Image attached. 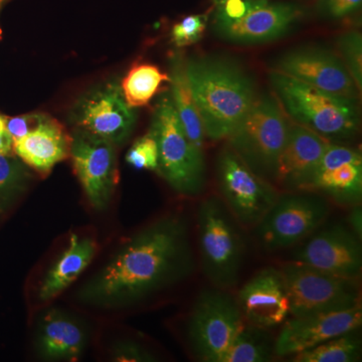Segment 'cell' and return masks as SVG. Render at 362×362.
<instances>
[{
  "label": "cell",
  "instance_id": "cell-1",
  "mask_svg": "<svg viewBox=\"0 0 362 362\" xmlns=\"http://www.w3.org/2000/svg\"><path fill=\"white\" fill-rule=\"evenodd\" d=\"M189 223L169 214L121 245L78 288L76 302L97 310H122L189 277L194 271Z\"/></svg>",
  "mask_w": 362,
  "mask_h": 362
},
{
  "label": "cell",
  "instance_id": "cell-2",
  "mask_svg": "<svg viewBox=\"0 0 362 362\" xmlns=\"http://www.w3.org/2000/svg\"><path fill=\"white\" fill-rule=\"evenodd\" d=\"M185 66L206 137L226 139L257 99L252 78L235 62L221 57H195Z\"/></svg>",
  "mask_w": 362,
  "mask_h": 362
},
{
  "label": "cell",
  "instance_id": "cell-3",
  "mask_svg": "<svg viewBox=\"0 0 362 362\" xmlns=\"http://www.w3.org/2000/svg\"><path fill=\"white\" fill-rule=\"evenodd\" d=\"M270 81L281 106L296 123L330 142L356 135L358 113L354 100L316 89L275 70L270 73Z\"/></svg>",
  "mask_w": 362,
  "mask_h": 362
},
{
  "label": "cell",
  "instance_id": "cell-4",
  "mask_svg": "<svg viewBox=\"0 0 362 362\" xmlns=\"http://www.w3.org/2000/svg\"><path fill=\"white\" fill-rule=\"evenodd\" d=\"M240 228L221 197L202 199L197 218L199 256L204 277L218 289L230 291L239 283L245 256Z\"/></svg>",
  "mask_w": 362,
  "mask_h": 362
},
{
  "label": "cell",
  "instance_id": "cell-5",
  "mask_svg": "<svg viewBox=\"0 0 362 362\" xmlns=\"http://www.w3.org/2000/svg\"><path fill=\"white\" fill-rule=\"evenodd\" d=\"M290 123L277 97L271 94L257 97L239 125L226 138L228 146L252 173L268 181L275 180Z\"/></svg>",
  "mask_w": 362,
  "mask_h": 362
},
{
  "label": "cell",
  "instance_id": "cell-6",
  "mask_svg": "<svg viewBox=\"0 0 362 362\" xmlns=\"http://www.w3.org/2000/svg\"><path fill=\"white\" fill-rule=\"evenodd\" d=\"M150 131L158 146V175L176 194L187 197L202 194L206 183L204 154L188 140L170 95L159 99Z\"/></svg>",
  "mask_w": 362,
  "mask_h": 362
},
{
  "label": "cell",
  "instance_id": "cell-7",
  "mask_svg": "<svg viewBox=\"0 0 362 362\" xmlns=\"http://www.w3.org/2000/svg\"><path fill=\"white\" fill-rule=\"evenodd\" d=\"M279 194L275 204L254 228L263 251L289 249L306 239L329 216V202L310 190Z\"/></svg>",
  "mask_w": 362,
  "mask_h": 362
},
{
  "label": "cell",
  "instance_id": "cell-8",
  "mask_svg": "<svg viewBox=\"0 0 362 362\" xmlns=\"http://www.w3.org/2000/svg\"><path fill=\"white\" fill-rule=\"evenodd\" d=\"M245 324L237 299L230 292L214 287L204 290L188 317L192 354L201 361L221 362Z\"/></svg>",
  "mask_w": 362,
  "mask_h": 362
},
{
  "label": "cell",
  "instance_id": "cell-9",
  "mask_svg": "<svg viewBox=\"0 0 362 362\" xmlns=\"http://www.w3.org/2000/svg\"><path fill=\"white\" fill-rule=\"evenodd\" d=\"M292 317L345 310L361 303L358 280L290 262L281 267Z\"/></svg>",
  "mask_w": 362,
  "mask_h": 362
},
{
  "label": "cell",
  "instance_id": "cell-10",
  "mask_svg": "<svg viewBox=\"0 0 362 362\" xmlns=\"http://www.w3.org/2000/svg\"><path fill=\"white\" fill-rule=\"evenodd\" d=\"M216 173L221 201L240 228L254 230L275 204L277 190L252 173L228 146L218 154Z\"/></svg>",
  "mask_w": 362,
  "mask_h": 362
},
{
  "label": "cell",
  "instance_id": "cell-11",
  "mask_svg": "<svg viewBox=\"0 0 362 362\" xmlns=\"http://www.w3.org/2000/svg\"><path fill=\"white\" fill-rule=\"evenodd\" d=\"M136 119L134 108L127 104L121 86L116 82L104 83L86 93L70 114L75 129L103 138L115 146L129 139Z\"/></svg>",
  "mask_w": 362,
  "mask_h": 362
},
{
  "label": "cell",
  "instance_id": "cell-12",
  "mask_svg": "<svg viewBox=\"0 0 362 362\" xmlns=\"http://www.w3.org/2000/svg\"><path fill=\"white\" fill-rule=\"evenodd\" d=\"M70 158L92 209L97 211L108 209L119 180L115 145L85 131L74 129Z\"/></svg>",
  "mask_w": 362,
  "mask_h": 362
},
{
  "label": "cell",
  "instance_id": "cell-13",
  "mask_svg": "<svg viewBox=\"0 0 362 362\" xmlns=\"http://www.w3.org/2000/svg\"><path fill=\"white\" fill-rule=\"evenodd\" d=\"M361 240L346 226L333 225L315 233L294 252L293 259L330 275L358 280L362 269Z\"/></svg>",
  "mask_w": 362,
  "mask_h": 362
},
{
  "label": "cell",
  "instance_id": "cell-14",
  "mask_svg": "<svg viewBox=\"0 0 362 362\" xmlns=\"http://www.w3.org/2000/svg\"><path fill=\"white\" fill-rule=\"evenodd\" d=\"M275 71L347 99H356L358 92L341 58L327 49L301 47L287 52L278 59Z\"/></svg>",
  "mask_w": 362,
  "mask_h": 362
},
{
  "label": "cell",
  "instance_id": "cell-15",
  "mask_svg": "<svg viewBox=\"0 0 362 362\" xmlns=\"http://www.w3.org/2000/svg\"><path fill=\"white\" fill-rule=\"evenodd\" d=\"M362 324L361 303L345 310L292 317L275 341V356H293L304 350L356 331Z\"/></svg>",
  "mask_w": 362,
  "mask_h": 362
},
{
  "label": "cell",
  "instance_id": "cell-16",
  "mask_svg": "<svg viewBox=\"0 0 362 362\" xmlns=\"http://www.w3.org/2000/svg\"><path fill=\"white\" fill-rule=\"evenodd\" d=\"M35 351L44 361H77L90 343L89 325L82 318L51 307L42 312L35 332Z\"/></svg>",
  "mask_w": 362,
  "mask_h": 362
},
{
  "label": "cell",
  "instance_id": "cell-17",
  "mask_svg": "<svg viewBox=\"0 0 362 362\" xmlns=\"http://www.w3.org/2000/svg\"><path fill=\"white\" fill-rule=\"evenodd\" d=\"M235 299L245 322L262 329L283 325L290 315L284 279L273 267L263 269L247 281Z\"/></svg>",
  "mask_w": 362,
  "mask_h": 362
},
{
  "label": "cell",
  "instance_id": "cell-18",
  "mask_svg": "<svg viewBox=\"0 0 362 362\" xmlns=\"http://www.w3.org/2000/svg\"><path fill=\"white\" fill-rule=\"evenodd\" d=\"M330 143L301 124L290 123L287 141L279 156L275 180L288 189H306Z\"/></svg>",
  "mask_w": 362,
  "mask_h": 362
},
{
  "label": "cell",
  "instance_id": "cell-19",
  "mask_svg": "<svg viewBox=\"0 0 362 362\" xmlns=\"http://www.w3.org/2000/svg\"><path fill=\"white\" fill-rule=\"evenodd\" d=\"M301 16L299 7L289 4H269L257 7L233 23H216L221 39L235 44H259L284 35Z\"/></svg>",
  "mask_w": 362,
  "mask_h": 362
},
{
  "label": "cell",
  "instance_id": "cell-20",
  "mask_svg": "<svg viewBox=\"0 0 362 362\" xmlns=\"http://www.w3.org/2000/svg\"><path fill=\"white\" fill-rule=\"evenodd\" d=\"M71 145V134L59 121L47 115L35 130L13 141V153L45 177L57 164L70 158Z\"/></svg>",
  "mask_w": 362,
  "mask_h": 362
},
{
  "label": "cell",
  "instance_id": "cell-21",
  "mask_svg": "<svg viewBox=\"0 0 362 362\" xmlns=\"http://www.w3.org/2000/svg\"><path fill=\"white\" fill-rule=\"evenodd\" d=\"M98 245L92 237L71 235L68 247L42 278L37 290L40 303H47L59 297L82 275L97 254Z\"/></svg>",
  "mask_w": 362,
  "mask_h": 362
},
{
  "label": "cell",
  "instance_id": "cell-22",
  "mask_svg": "<svg viewBox=\"0 0 362 362\" xmlns=\"http://www.w3.org/2000/svg\"><path fill=\"white\" fill-rule=\"evenodd\" d=\"M169 78L171 100L181 127L195 148L204 152L206 132L188 84L185 61L180 57L173 58Z\"/></svg>",
  "mask_w": 362,
  "mask_h": 362
},
{
  "label": "cell",
  "instance_id": "cell-23",
  "mask_svg": "<svg viewBox=\"0 0 362 362\" xmlns=\"http://www.w3.org/2000/svg\"><path fill=\"white\" fill-rule=\"evenodd\" d=\"M341 204H357L362 194V163H346L314 175L306 189Z\"/></svg>",
  "mask_w": 362,
  "mask_h": 362
},
{
  "label": "cell",
  "instance_id": "cell-24",
  "mask_svg": "<svg viewBox=\"0 0 362 362\" xmlns=\"http://www.w3.org/2000/svg\"><path fill=\"white\" fill-rule=\"evenodd\" d=\"M32 171L16 154H0V221L25 194L33 180Z\"/></svg>",
  "mask_w": 362,
  "mask_h": 362
},
{
  "label": "cell",
  "instance_id": "cell-25",
  "mask_svg": "<svg viewBox=\"0 0 362 362\" xmlns=\"http://www.w3.org/2000/svg\"><path fill=\"white\" fill-rule=\"evenodd\" d=\"M169 74L150 64L134 66L121 83V90L131 108L146 106L153 99L161 86L169 83Z\"/></svg>",
  "mask_w": 362,
  "mask_h": 362
},
{
  "label": "cell",
  "instance_id": "cell-26",
  "mask_svg": "<svg viewBox=\"0 0 362 362\" xmlns=\"http://www.w3.org/2000/svg\"><path fill=\"white\" fill-rule=\"evenodd\" d=\"M275 341L268 330L245 324L221 362H267L275 356Z\"/></svg>",
  "mask_w": 362,
  "mask_h": 362
},
{
  "label": "cell",
  "instance_id": "cell-27",
  "mask_svg": "<svg viewBox=\"0 0 362 362\" xmlns=\"http://www.w3.org/2000/svg\"><path fill=\"white\" fill-rule=\"evenodd\" d=\"M356 331L345 333L292 356L294 362H354L361 356V341Z\"/></svg>",
  "mask_w": 362,
  "mask_h": 362
},
{
  "label": "cell",
  "instance_id": "cell-28",
  "mask_svg": "<svg viewBox=\"0 0 362 362\" xmlns=\"http://www.w3.org/2000/svg\"><path fill=\"white\" fill-rule=\"evenodd\" d=\"M126 161L137 170L156 171L158 168V146L151 131L138 138L126 154Z\"/></svg>",
  "mask_w": 362,
  "mask_h": 362
},
{
  "label": "cell",
  "instance_id": "cell-29",
  "mask_svg": "<svg viewBox=\"0 0 362 362\" xmlns=\"http://www.w3.org/2000/svg\"><path fill=\"white\" fill-rule=\"evenodd\" d=\"M342 61L349 70L357 90L362 88V37L357 32L344 33L338 40Z\"/></svg>",
  "mask_w": 362,
  "mask_h": 362
},
{
  "label": "cell",
  "instance_id": "cell-30",
  "mask_svg": "<svg viewBox=\"0 0 362 362\" xmlns=\"http://www.w3.org/2000/svg\"><path fill=\"white\" fill-rule=\"evenodd\" d=\"M206 26V16H188L173 25L171 37L176 47H183L199 42Z\"/></svg>",
  "mask_w": 362,
  "mask_h": 362
},
{
  "label": "cell",
  "instance_id": "cell-31",
  "mask_svg": "<svg viewBox=\"0 0 362 362\" xmlns=\"http://www.w3.org/2000/svg\"><path fill=\"white\" fill-rule=\"evenodd\" d=\"M109 358L115 362H154L156 356L141 343L122 339L114 342L109 350Z\"/></svg>",
  "mask_w": 362,
  "mask_h": 362
},
{
  "label": "cell",
  "instance_id": "cell-32",
  "mask_svg": "<svg viewBox=\"0 0 362 362\" xmlns=\"http://www.w3.org/2000/svg\"><path fill=\"white\" fill-rule=\"evenodd\" d=\"M267 0H220L216 23H233L244 18L257 7L264 6Z\"/></svg>",
  "mask_w": 362,
  "mask_h": 362
},
{
  "label": "cell",
  "instance_id": "cell-33",
  "mask_svg": "<svg viewBox=\"0 0 362 362\" xmlns=\"http://www.w3.org/2000/svg\"><path fill=\"white\" fill-rule=\"evenodd\" d=\"M346 163H362L361 153L349 147L330 143L329 146L321 157L314 175Z\"/></svg>",
  "mask_w": 362,
  "mask_h": 362
},
{
  "label": "cell",
  "instance_id": "cell-34",
  "mask_svg": "<svg viewBox=\"0 0 362 362\" xmlns=\"http://www.w3.org/2000/svg\"><path fill=\"white\" fill-rule=\"evenodd\" d=\"M47 115V114L30 113L21 116L11 117V118L6 117V129L13 138V141H16V140L21 139L23 136L35 130L45 120Z\"/></svg>",
  "mask_w": 362,
  "mask_h": 362
},
{
  "label": "cell",
  "instance_id": "cell-35",
  "mask_svg": "<svg viewBox=\"0 0 362 362\" xmlns=\"http://www.w3.org/2000/svg\"><path fill=\"white\" fill-rule=\"evenodd\" d=\"M362 0H319V6L325 16L341 18L357 11Z\"/></svg>",
  "mask_w": 362,
  "mask_h": 362
},
{
  "label": "cell",
  "instance_id": "cell-36",
  "mask_svg": "<svg viewBox=\"0 0 362 362\" xmlns=\"http://www.w3.org/2000/svg\"><path fill=\"white\" fill-rule=\"evenodd\" d=\"M6 119L0 115V154H14L13 140L6 129Z\"/></svg>",
  "mask_w": 362,
  "mask_h": 362
},
{
  "label": "cell",
  "instance_id": "cell-37",
  "mask_svg": "<svg viewBox=\"0 0 362 362\" xmlns=\"http://www.w3.org/2000/svg\"><path fill=\"white\" fill-rule=\"evenodd\" d=\"M350 230L354 232L358 239L362 238V209L361 204H356L352 207L349 216Z\"/></svg>",
  "mask_w": 362,
  "mask_h": 362
},
{
  "label": "cell",
  "instance_id": "cell-38",
  "mask_svg": "<svg viewBox=\"0 0 362 362\" xmlns=\"http://www.w3.org/2000/svg\"><path fill=\"white\" fill-rule=\"evenodd\" d=\"M9 0H0V9L2 8V6H4V4H6V2H8Z\"/></svg>",
  "mask_w": 362,
  "mask_h": 362
},
{
  "label": "cell",
  "instance_id": "cell-39",
  "mask_svg": "<svg viewBox=\"0 0 362 362\" xmlns=\"http://www.w3.org/2000/svg\"><path fill=\"white\" fill-rule=\"evenodd\" d=\"M1 35H2L1 28H0V40H1Z\"/></svg>",
  "mask_w": 362,
  "mask_h": 362
},
{
  "label": "cell",
  "instance_id": "cell-40",
  "mask_svg": "<svg viewBox=\"0 0 362 362\" xmlns=\"http://www.w3.org/2000/svg\"><path fill=\"white\" fill-rule=\"evenodd\" d=\"M214 1L218 2L220 1V0H214Z\"/></svg>",
  "mask_w": 362,
  "mask_h": 362
}]
</instances>
